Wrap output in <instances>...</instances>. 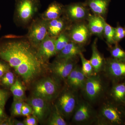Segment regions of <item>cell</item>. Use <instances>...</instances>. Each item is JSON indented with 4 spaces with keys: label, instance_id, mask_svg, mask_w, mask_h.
<instances>
[{
    "label": "cell",
    "instance_id": "obj_10",
    "mask_svg": "<svg viewBox=\"0 0 125 125\" xmlns=\"http://www.w3.org/2000/svg\"><path fill=\"white\" fill-rule=\"evenodd\" d=\"M48 21L41 17L33 20L31 22L26 37L36 49L48 34Z\"/></svg>",
    "mask_w": 125,
    "mask_h": 125
},
{
    "label": "cell",
    "instance_id": "obj_25",
    "mask_svg": "<svg viewBox=\"0 0 125 125\" xmlns=\"http://www.w3.org/2000/svg\"><path fill=\"white\" fill-rule=\"evenodd\" d=\"M79 56L80 58L82 63L81 70L85 76L88 78L96 74L93 67L92 66L90 61L87 60L85 58L83 53H80L79 55Z\"/></svg>",
    "mask_w": 125,
    "mask_h": 125
},
{
    "label": "cell",
    "instance_id": "obj_35",
    "mask_svg": "<svg viewBox=\"0 0 125 125\" xmlns=\"http://www.w3.org/2000/svg\"><path fill=\"white\" fill-rule=\"evenodd\" d=\"M10 67L7 62L4 61H0V78L10 71Z\"/></svg>",
    "mask_w": 125,
    "mask_h": 125
},
{
    "label": "cell",
    "instance_id": "obj_12",
    "mask_svg": "<svg viewBox=\"0 0 125 125\" xmlns=\"http://www.w3.org/2000/svg\"><path fill=\"white\" fill-rule=\"evenodd\" d=\"M64 14L67 20L74 22L87 19L90 14L88 7L84 2L72 3L65 6Z\"/></svg>",
    "mask_w": 125,
    "mask_h": 125
},
{
    "label": "cell",
    "instance_id": "obj_11",
    "mask_svg": "<svg viewBox=\"0 0 125 125\" xmlns=\"http://www.w3.org/2000/svg\"><path fill=\"white\" fill-rule=\"evenodd\" d=\"M27 103L32 108V115L35 116L39 122H42L50 115L52 108L50 107L49 102L33 95L27 100Z\"/></svg>",
    "mask_w": 125,
    "mask_h": 125
},
{
    "label": "cell",
    "instance_id": "obj_6",
    "mask_svg": "<svg viewBox=\"0 0 125 125\" xmlns=\"http://www.w3.org/2000/svg\"><path fill=\"white\" fill-rule=\"evenodd\" d=\"M39 0H16L14 18L20 25H27L33 20L38 11Z\"/></svg>",
    "mask_w": 125,
    "mask_h": 125
},
{
    "label": "cell",
    "instance_id": "obj_24",
    "mask_svg": "<svg viewBox=\"0 0 125 125\" xmlns=\"http://www.w3.org/2000/svg\"><path fill=\"white\" fill-rule=\"evenodd\" d=\"M71 41L68 32H62L56 38L55 42L56 51L58 54Z\"/></svg>",
    "mask_w": 125,
    "mask_h": 125
},
{
    "label": "cell",
    "instance_id": "obj_21",
    "mask_svg": "<svg viewBox=\"0 0 125 125\" xmlns=\"http://www.w3.org/2000/svg\"><path fill=\"white\" fill-rule=\"evenodd\" d=\"M111 0H87L84 3L94 14L103 17L107 12Z\"/></svg>",
    "mask_w": 125,
    "mask_h": 125
},
{
    "label": "cell",
    "instance_id": "obj_34",
    "mask_svg": "<svg viewBox=\"0 0 125 125\" xmlns=\"http://www.w3.org/2000/svg\"><path fill=\"white\" fill-rule=\"evenodd\" d=\"M9 96L7 91L0 88V105L5 106Z\"/></svg>",
    "mask_w": 125,
    "mask_h": 125
},
{
    "label": "cell",
    "instance_id": "obj_2",
    "mask_svg": "<svg viewBox=\"0 0 125 125\" xmlns=\"http://www.w3.org/2000/svg\"><path fill=\"white\" fill-rule=\"evenodd\" d=\"M110 83L102 73L87 78L81 90L84 99L93 105L97 103L107 96Z\"/></svg>",
    "mask_w": 125,
    "mask_h": 125
},
{
    "label": "cell",
    "instance_id": "obj_26",
    "mask_svg": "<svg viewBox=\"0 0 125 125\" xmlns=\"http://www.w3.org/2000/svg\"><path fill=\"white\" fill-rule=\"evenodd\" d=\"M115 28L112 27L106 22L105 23V28L104 31L103 37H104L108 46L116 44L114 40Z\"/></svg>",
    "mask_w": 125,
    "mask_h": 125
},
{
    "label": "cell",
    "instance_id": "obj_22",
    "mask_svg": "<svg viewBox=\"0 0 125 125\" xmlns=\"http://www.w3.org/2000/svg\"><path fill=\"white\" fill-rule=\"evenodd\" d=\"M47 125H67V123L64 117L55 104L52 107L47 121Z\"/></svg>",
    "mask_w": 125,
    "mask_h": 125
},
{
    "label": "cell",
    "instance_id": "obj_23",
    "mask_svg": "<svg viewBox=\"0 0 125 125\" xmlns=\"http://www.w3.org/2000/svg\"><path fill=\"white\" fill-rule=\"evenodd\" d=\"M10 90L13 94V99L24 101L25 99L24 87L19 79L15 80V82L10 87Z\"/></svg>",
    "mask_w": 125,
    "mask_h": 125
},
{
    "label": "cell",
    "instance_id": "obj_38",
    "mask_svg": "<svg viewBox=\"0 0 125 125\" xmlns=\"http://www.w3.org/2000/svg\"><path fill=\"white\" fill-rule=\"evenodd\" d=\"M13 125V120H11L10 118H7L3 121L0 125Z\"/></svg>",
    "mask_w": 125,
    "mask_h": 125
},
{
    "label": "cell",
    "instance_id": "obj_9",
    "mask_svg": "<svg viewBox=\"0 0 125 125\" xmlns=\"http://www.w3.org/2000/svg\"><path fill=\"white\" fill-rule=\"evenodd\" d=\"M78 58V57L69 59L56 58L48 65L52 76L61 82L65 81L67 76L77 64Z\"/></svg>",
    "mask_w": 125,
    "mask_h": 125
},
{
    "label": "cell",
    "instance_id": "obj_19",
    "mask_svg": "<svg viewBox=\"0 0 125 125\" xmlns=\"http://www.w3.org/2000/svg\"><path fill=\"white\" fill-rule=\"evenodd\" d=\"M64 7L61 3L54 1L48 6L41 17L47 21L53 20L60 18L62 15L64 14Z\"/></svg>",
    "mask_w": 125,
    "mask_h": 125
},
{
    "label": "cell",
    "instance_id": "obj_39",
    "mask_svg": "<svg viewBox=\"0 0 125 125\" xmlns=\"http://www.w3.org/2000/svg\"><path fill=\"white\" fill-rule=\"evenodd\" d=\"M13 123L14 125H25L23 121H21L16 120H13Z\"/></svg>",
    "mask_w": 125,
    "mask_h": 125
},
{
    "label": "cell",
    "instance_id": "obj_16",
    "mask_svg": "<svg viewBox=\"0 0 125 125\" xmlns=\"http://www.w3.org/2000/svg\"><path fill=\"white\" fill-rule=\"evenodd\" d=\"M87 20V24L91 34L102 37L103 36L106 21L102 16L90 14Z\"/></svg>",
    "mask_w": 125,
    "mask_h": 125
},
{
    "label": "cell",
    "instance_id": "obj_30",
    "mask_svg": "<svg viewBox=\"0 0 125 125\" xmlns=\"http://www.w3.org/2000/svg\"><path fill=\"white\" fill-rule=\"evenodd\" d=\"M24 101L13 99L11 108V115L14 116H21V110Z\"/></svg>",
    "mask_w": 125,
    "mask_h": 125
},
{
    "label": "cell",
    "instance_id": "obj_13",
    "mask_svg": "<svg viewBox=\"0 0 125 125\" xmlns=\"http://www.w3.org/2000/svg\"><path fill=\"white\" fill-rule=\"evenodd\" d=\"M56 38L51 37L48 34L37 49L39 57L45 63L57 54L55 43Z\"/></svg>",
    "mask_w": 125,
    "mask_h": 125
},
{
    "label": "cell",
    "instance_id": "obj_18",
    "mask_svg": "<svg viewBox=\"0 0 125 125\" xmlns=\"http://www.w3.org/2000/svg\"><path fill=\"white\" fill-rule=\"evenodd\" d=\"M85 51L83 46L71 41L66 46L56 55V58H72L79 56Z\"/></svg>",
    "mask_w": 125,
    "mask_h": 125
},
{
    "label": "cell",
    "instance_id": "obj_37",
    "mask_svg": "<svg viewBox=\"0 0 125 125\" xmlns=\"http://www.w3.org/2000/svg\"><path fill=\"white\" fill-rule=\"evenodd\" d=\"M7 118L5 113V106L0 105V125Z\"/></svg>",
    "mask_w": 125,
    "mask_h": 125
},
{
    "label": "cell",
    "instance_id": "obj_7",
    "mask_svg": "<svg viewBox=\"0 0 125 125\" xmlns=\"http://www.w3.org/2000/svg\"><path fill=\"white\" fill-rule=\"evenodd\" d=\"M97 112L85 99H80L72 117V122L78 125H96Z\"/></svg>",
    "mask_w": 125,
    "mask_h": 125
},
{
    "label": "cell",
    "instance_id": "obj_27",
    "mask_svg": "<svg viewBox=\"0 0 125 125\" xmlns=\"http://www.w3.org/2000/svg\"><path fill=\"white\" fill-rule=\"evenodd\" d=\"M87 79V77L82 71L81 67L79 66L74 90L78 92L79 91H81L83 89Z\"/></svg>",
    "mask_w": 125,
    "mask_h": 125
},
{
    "label": "cell",
    "instance_id": "obj_8",
    "mask_svg": "<svg viewBox=\"0 0 125 125\" xmlns=\"http://www.w3.org/2000/svg\"><path fill=\"white\" fill-rule=\"evenodd\" d=\"M102 73L112 83L125 81V61L112 57L106 59Z\"/></svg>",
    "mask_w": 125,
    "mask_h": 125
},
{
    "label": "cell",
    "instance_id": "obj_4",
    "mask_svg": "<svg viewBox=\"0 0 125 125\" xmlns=\"http://www.w3.org/2000/svg\"><path fill=\"white\" fill-rule=\"evenodd\" d=\"M61 82L53 76L41 79L34 86L33 95L50 102L56 99L62 90Z\"/></svg>",
    "mask_w": 125,
    "mask_h": 125
},
{
    "label": "cell",
    "instance_id": "obj_40",
    "mask_svg": "<svg viewBox=\"0 0 125 125\" xmlns=\"http://www.w3.org/2000/svg\"><path fill=\"white\" fill-rule=\"evenodd\" d=\"M1 25L0 24V29H1Z\"/></svg>",
    "mask_w": 125,
    "mask_h": 125
},
{
    "label": "cell",
    "instance_id": "obj_29",
    "mask_svg": "<svg viewBox=\"0 0 125 125\" xmlns=\"http://www.w3.org/2000/svg\"><path fill=\"white\" fill-rule=\"evenodd\" d=\"M0 79V82L2 85L7 88H10L15 81L14 75L10 70L5 73Z\"/></svg>",
    "mask_w": 125,
    "mask_h": 125
},
{
    "label": "cell",
    "instance_id": "obj_33",
    "mask_svg": "<svg viewBox=\"0 0 125 125\" xmlns=\"http://www.w3.org/2000/svg\"><path fill=\"white\" fill-rule=\"evenodd\" d=\"M32 108L30 105L27 103H24L21 110V116H28L32 115Z\"/></svg>",
    "mask_w": 125,
    "mask_h": 125
},
{
    "label": "cell",
    "instance_id": "obj_32",
    "mask_svg": "<svg viewBox=\"0 0 125 125\" xmlns=\"http://www.w3.org/2000/svg\"><path fill=\"white\" fill-rule=\"evenodd\" d=\"M125 37V29L120 26L115 28L114 40L117 44Z\"/></svg>",
    "mask_w": 125,
    "mask_h": 125
},
{
    "label": "cell",
    "instance_id": "obj_28",
    "mask_svg": "<svg viewBox=\"0 0 125 125\" xmlns=\"http://www.w3.org/2000/svg\"><path fill=\"white\" fill-rule=\"evenodd\" d=\"M109 48V52L112 58L120 60L125 61V51L118 46L117 43L115 44L114 46Z\"/></svg>",
    "mask_w": 125,
    "mask_h": 125
},
{
    "label": "cell",
    "instance_id": "obj_1",
    "mask_svg": "<svg viewBox=\"0 0 125 125\" xmlns=\"http://www.w3.org/2000/svg\"><path fill=\"white\" fill-rule=\"evenodd\" d=\"M0 59L13 68L27 84L42 74L46 64L26 37L11 34L0 40Z\"/></svg>",
    "mask_w": 125,
    "mask_h": 125
},
{
    "label": "cell",
    "instance_id": "obj_31",
    "mask_svg": "<svg viewBox=\"0 0 125 125\" xmlns=\"http://www.w3.org/2000/svg\"><path fill=\"white\" fill-rule=\"evenodd\" d=\"M79 66V65L77 64L67 76L65 81L67 86L73 90L77 77Z\"/></svg>",
    "mask_w": 125,
    "mask_h": 125
},
{
    "label": "cell",
    "instance_id": "obj_5",
    "mask_svg": "<svg viewBox=\"0 0 125 125\" xmlns=\"http://www.w3.org/2000/svg\"><path fill=\"white\" fill-rule=\"evenodd\" d=\"M78 92L66 86L56 99L55 104L65 119L72 117L79 101Z\"/></svg>",
    "mask_w": 125,
    "mask_h": 125
},
{
    "label": "cell",
    "instance_id": "obj_14",
    "mask_svg": "<svg viewBox=\"0 0 125 125\" xmlns=\"http://www.w3.org/2000/svg\"><path fill=\"white\" fill-rule=\"evenodd\" d=\"M68 32L71 41L83 46L87 42L91 34L87 24L81 22L73 25Z\"/></svg>",
    "mask_w": 125,
    "mask_h": 125
},
{
    "label": "cell",
    "instance_id": "obj_3",
    "mask_svg": "<svg viewBox=\"0 0 125 125\" xmlns=\"http://www.w3.org/2000/svg\"><path fill=\"white\" fill-rule=\"evenodd\" d=\"M97 112V125H125V106L105 99Z\"/></svg>",
    "mask_w": 125,
    "mask_h": 125
},
{
    "label": "cell",
    "instance_id": "obj_17",
    "mask_svg": "<svg viewBox=\"0 0 125 125\" xmlns=\"http://www.w3.org/2000/svg\"><path fill=\"white\" fill-rule=\"evenodd\" d=\"M97 42V39H96L92 45V55L89 60L96 74L103 72L106 61V59L98 49Z\"/></svg>",
    "mask_w": 125,
    "mask_h": 125
},
{
    "label": "cell",
    "instance_id": "obj_36",
    "mask_svg": "<svg viewBox=\"0 0 125 125\" xmlns=\"http://www.w3.org/2000/svg\"><path fill=\"white\" fill-rule=\"evenodd\" d=\"M26 118L23 121L25 125H37L38 121L37 118L32 115L26 117Z\"/></svg>",
    "mask_w": 125,
    "mask_h": 125
},
{
    "label": "cell",
    "instance_id": "obj_20",
    "mask_svg": "<svg viewBox=\"0 0 125 125\" xmlns=\"http://www.w3.org/2000/svg\"><path fill=\"white\" fill-rule=\"evenodd\" d=\"M67 19L62 17L49 21L48 33V35L57 37L61 33L66 31L67 27Z\"/></svg>",
    "mask_w": 125,
    "mask_h": 125
},
{
    "label": "cell",
    "instance_id": "obj_15",
    "mask_svg": "<svg viewBox=\"0 0 125 125\" xmlns=\"http://www.w3.org/2000/svg\"><path fill=\"white\" fill-rule=\"evenodd\" d=\"M107 94V98L120 105H125V81L112 83Z\"/></svg>",
    "mask_w": 125,
    "mask_h": 125
},
{
    "label": "cell",
    "instance_id": "obj_41",
    "mask_svg": "<svg viewBox=\"0 0 125 125\" xmlns=\"http://www.w3.org/2000/svg\"></svg>",
    "mask_w": 125,
    "mask_h": 125
}]
</instances>
